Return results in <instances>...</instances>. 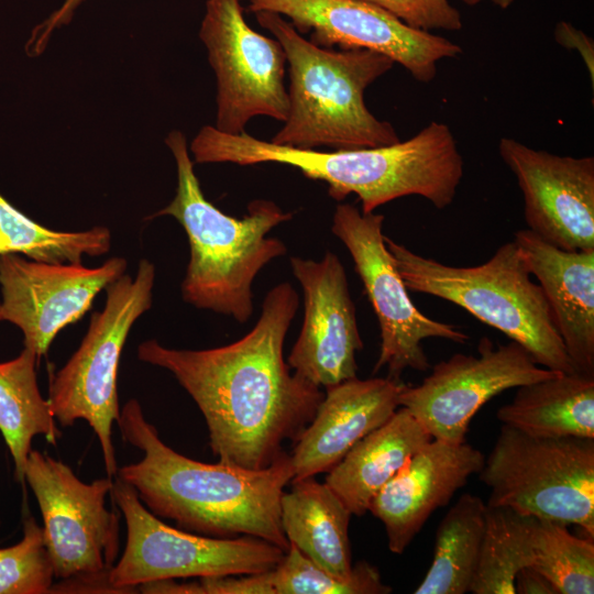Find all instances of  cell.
Returning <instances> with one entry per match:
<instances>
[{
  "label": "cell",
  "mask_w": 594,
  "mask_h": 594,
  "mask_svg": "<svg viewBox=\"0 0 594 594\" xmlns=\"http://www.w3.org/2000/svg\"><path fill=\"white\" fill-rule=\"evenodd\" d=\"M556 41L563 47L575 50L579 52L586 65L591 77V82H594V43L583 31L574 28L572 24L561 21L556 25Z\"/></svg>",
  "instance_id": "obj_33"
},
{
  "label": "cell",
  "mask_w": 594,
  "mask_h": 594,
  "mask_svg": "<svg viewBox=\"0 0 594 594\" xmlns=\"http://www.w3.org/2000/svg\"><path fill=\"white\" fill-rule=\"evenodd\" d=\"M110 246L111 233L106 227L79 232L51 230L19 211L0 194V255L21 253L37 262L80 264L84 255L99 256Z\"/></svg>",
  "instance_id": "obj_27"
},
{
  "label": "cell",
  "mask_w": 594,
  "mask_h": 594,
  "mask_svg": "<svg viewBox=\"0 0 594 594\" xmlns=\"http://www.w3.org/2000/svg\"><path fill=\"white\" fill-rule=\"evenodd\" d=\"M154 279V265L142 260L134 277L123 274L109 284L103 310L91 316L79 348L50 383L48 402L56 422L68 427L85 420L98 437L112 479L118 470L112 426L120 416V356L132 326L151 308Z\"/></svg>",
  "instance_id": "obj_9"
},
{
  "label": "cell",
  "mask_w": 594,
  "mask_h": 594,
  "mask_svg": "<svg viewBox=\"0 0 594 594\" xmlns=\"http://www.w3.org/2000/svg\"><path fill=\"white\" fill-rule=\"evenodd\" d=\"M268 594H388L376 566L367 561L352 565L346 576H337L289 543L283 559L264 572Z\"/></svg>",
  "instance_id": "obj_29"
},
{
  "label": "cell",
  "mask_w": 594,
  "mask_h": 594,
  "mask_svg": "<svg viewBox=\"0 0 594 594\" xmlns=\"http://www.w3.org/2000/svg\"><path fill=\"white\" fill-rule=\"evenodd\" d=\"M498 153L522 193L527 229L561 250L594 252V157L561 156L505 136Z\"/></svg>",
  "instance_id": "obj_16"
},
{
  "label": "cell",
  "mask_w": 594,
  "mask_h": 594,
  "mask_svg": "<svg viewBox=\"0 0 594 594\" xmlns=\"http://www.w3.org/2000/svg\"><path fill=\"white\" fill-rule=\"evenodd\" d=\"M190 152L199 164L296 167L307 178L327 183L329 196L337 201L356 195L363 213L411 195L442 210L454 200L463 177V158L453 133L437 121L393 145L331 152L277 145L246 132L228 134L205 125L191 141Z\"/></svg>",
  "instance_id": "obj_3"
},
{
  "label": "cell",
  "mask_w": 594,
  "mask_h": 594,
  "mask_svg": "<svg viewBox=\"0 0 594 594\" xmlns=\"http://www.w3.org/2000/svg\"><path fill=\"white\" fill-rule=\"evenodd\" d=\"M536 517L486 505L485 530L470 592L515 594L516 573L534 561Z\"/></svg>",
  "instance_id": "obj_26"
},
{
  "label": "cell",
  "mask_w": 594,
  "mask_h": 594,
  "mask_svg": "<svg viewBox=\"0 0 594 594\" xmlns=\"http://www.w3.org/2000/svg\"><path fill=\"white\" fill-rule=\"evenodd\" d=\"M117 425L122 439L143 457L118 468L116 476L132 486L152 514L193 534L252 536L288 549L280 498L294 477L290 454L284 452L261 470L193 460L161 440L136 399L125 403Z\"/></svg>",
  "instance_id": "obj_2"
},
{
  "label": "cell",
  "mask_w": 594,
  "mask_h": 594,
  "mask_svg": "<svg viewBox=\"0 0 594 594\" xmlns=\"http://www.w3.org/2000/svg\"><path fill=\"white\" fill-rule=\"evenodd\" d=\"M249 11L287 16L298 33L315 45L370 50L400 64L420 82L431 81L437 63L458 58L460 45L411 28L389 12L362 0H248Z\"/></svg>",
  "instance_id": "obj_14"
},
{
  "label": "cell",
  "mask_w": 594,
  "mask_h": 594,
  "mask_svg": "<svg viewBox=\"0 0 594 594\" xmlns=\"http://www.w3.org/2000/svg\"><path fill=\"white\" fill-rule=\"evenodd\" d=\"M299 298L288 282L266 294L255 326L241 339L206 350H177L147 340L140 361L170 372L201 411L219 462L270 466L312 420L324 394L284 360Z\"/></svg>",
  "instance_id": "obj_1"
},
{
  "label": "cell",
  "mask_w": 594,
  "mask_h": 594,
  "mask_svg": "<svg viewBox=\"0 0 594 594\" xmlns=\"http://www.w3.org/2000/svg\"><path fill=\"white\" fill-rule=\"evenodd\" d=\"M514 590L515 594H559L556 586L531 565L516 573Z\"/></svg>",
  "instance_id": "obj_34"
},
{
  "label": "cell",
  "mask_w": 594,
  "mask_h": 594,
  "mask_svg": "<svg viewBox=\"0 0 594 594\" xmlns=\"http://www.w3.org/2000/svg\"><path fill=\"white\" fill-rule=\"evenodd\" d=\"M290 266L304 294V320L289 367L320 388L356 377L363 341L343 264L327 252L319 261L293 256Z\"/></svg>",
  "instance_id": "obj_17"
},
{
  "label": "cell",
  "mask_w": 594,
  "mask_h": 594,
  "mask_svg": "<svg viewBox=\"0 0 594 594\" xmlns=\"http://www.w3.org/2000/svg\"><path fill=\"white\" fill-rule=\"evenodd\" d=\"M479 475L490 488L486 505L594 537V439L535 437L502 424Z\"/></svg>",
  "instance_id": "obj_7"
},
{
  "label": "cell",
  "mask_w": 594,
  "mask_h": 594,
  "mask_svg": "<svg viewBox=\"0 0 594 594\" xmlns=\"http://www.w3.org/2000/svg\"><path fill=\"white\" fill-rule=\"evenodd\" d=\"M575 370L594 376V252L564 251L528 229L515 233Z\"/></svg>",
  "instance_id": "obj_20"
},
{
  "label": "cell",
  "mask_w": 594,
  "mask_h": 594,
  "mask_svg": "<svg viewBox=\"0 0 594 594\" xmlns=\"http://www.w3.org/2000/svg\"><path fill=\"white\" fill-rule=\"evenodd\" d=\"M280 498V524L288 542L326 571L346 576L352 569L351 512L326 484L293 480Z\"/></svg>",
  "instance_id": "obj_22"
},
{
  "label": "cell",
  "mask_w": 594,
  "mask_h": 594,
  "mask_svg": "<svg viewBox=\"0 0 594 594\" xmlns=\"http://www.w3.org/2000/svg\"><path fill=\"white\" fill-rule=\"evenodd\" d=\"M374 4L407 25L431 32L432 30L460 31L462 19L449 0H362Z\"/></svg>",
  "instance_id": "obj_31"
},
{
  "label": "cell",
  "mask_w": 594,
  "mask_h": 594,
  "mask_svg": "<svg viewBox=\"0 0 594 594\" xmlns=\"http://www.w3.org/2000/svg\"><path fill=\"white\" fill-rule=\"evenodd\" d=\"M566 526L537 518L531 566L541 572L559 594H593V538L576 537Z\"/></svg>",
  "instance_id": "obj_28"
},
{
  "label": "cell",
  "mask_w": 594,
  "mask_h": 594,
  "mask_svg": "<svg viewBox=\"0 0 594 594\" xmlns=\"http://www.w3.org/2000/svg\"><path fill=\"white\" fill-rule=\"evenodd\" d=\"M430 439L421 424L402 407L361 439L328 472L324 483L352 515L362 516L382 487Z\"/></svg>",
  "instance_id": "obj_21"
},
{
  "label": "cell",
  "mask_w": 594,
  "mask_h": 594,
  "mask_svg": "<svg viewBox=\"0 0 594 594\" xmlns=\"http://www.w3.org/2000/svg\"><path fill=\"white\" fill-rule=\"evenodd\" d=\"M84 1L85 0H64L63 3L48 15L47 19L37 24L33 29L25 46L28 54L30 56H37L42 54L45 51L54 31L63 25L68 24L72 21L75 11Z\"/></svg>",
  "instance_id": "obj_32"
},
{
  "label": "cell",
  "mask_w": 594,
  "mask_h": 594,
  "mask_svg": "<svg viewBox=\"0 0 594 594\" xmlns=\"http://www.w3.org/2000/svg\"><path fill=\"white\" fill-rule=\"evenodd\" d=\"M199 37L217 79V130L241 134L256 116L286 120L285 52L250 28L240 0H207Z\"/></svg>",
  "instance_id": "obj_12"
},
{
  "label": "cell",
  "mask_w": 594,
  "mask_h": 594,
  "mask_svg": "<svg viewBox=\"0 0 594 594\" xmlns=\"http://www.w3.org/2000/svg\"><path fill=\"white\" fill-rule=\"evenodd\" d=\"M383 222V215L363 213L350 204H340L331 231L348 249L380 324L381 348L373 373L386 367L388 377L400 380L406 370L425 372L430 367L422 346L426 339L464 344L470 338L457 326L429 318L415 306L386 246Z\"/></svg>",
  "instance_id": "obj_11"
},
{
  "label": "cell",
  "mask_w": 594,
  "mask_h": 594,
  "mask_svg": "<svg viewBox=\"0 0 594 594\" xmlns=\"http://www.w3.org/2000/svg\"><path fill=\"white\" fill-rule=\"evenodd\" d=\"M43 519V532L55 579V592L119 593L109 572L119 552V520L106 507L112 477L80 481L59 460L32 449L25 466Z\"/></svg>",
  "instance_id": "obj_8"
},
{
  "label": "cell",
  "mask_w": 594,
  "mask_h": 594,
  "mask_svg": "<svg viewBox=\"0 0 594 594\" xmlns=\"http://www.w3.org/2000/svg\"><path fill=\"white\" fill-rule=\"evenodd\" d=\"M165 143L176 162V195L150 218L170 216L187 234L190 256L182 297L196 308L244 323L253 312L256 275L287 251L283 241L266 234L293 215L266 199L252 200L241 219L223 213L202 194L184 133L169 132Z\"/></svg>",
  "instance_id": "obj_4"
},
{
  "label": "cell",
  "mask_w": 594,
  "mask_h": 594,
  "mask_svg": "<svg viewBox=\"0 0 594 594\" xmlns=\"http://www.w3.org/2000/svg\"><path fill=\"white\" fill-rule=\"evenodd\" d=\"M405 385L388 376H356L324 388L312 420L294 442L293 480L332 470L361 439L394 415Z\"/></svg>",
  "instance_id": "obj_19"
},
{
  "label": "cell",
  "mask_w": 594,
  "mask_h": 594,
  "mask_svg": "<svg viewBox=\"0 0 594 594\" xmlns=\"http://www.w3.org/2000/svg\"><path fill=\"white\" fill-rule=\"evenodd\" d=\"M258 24L280 43L289 66L288 114L272 143L296 148L356 150L400 141L394 125L366 107L365 89L394 62L370 50L315 45L283 15L261 11Z\"/></svg>",
  "instance_id": "obj_5"
},
{
  "label": "cell",
  "mask_w": 594,
  "mask_h": 594,
  "mask_svg": "<svg viewBox=\"0 0 594 594\" xmlns=\"http://www.w3.org/2000/svg\"><path fill=\"white\" fill-rule=\"evenodd\" d=\"M483 453L468 443L430 439L382 487L369 505L385 528L388 549L402 554L431 514L484 465Z\"/></svg>",
  "instance_id": "obj_18"
},
{
  "label": "cell",
  "mask_w": 594,
  "mask_h": 594,
  "mask_svg": "<svg viewBox=\"0 0 594 594\" xmlns=\"http://www.w3.org/2000/svg\"><path fill=\"white\" fill-rule=\"evenodd\" d=\"M128 263L112 257L98 267L76 263L28 261L18 254L0 255V321L21 329L24 348L38 360L56 334L78 321L101 289L122 276Z\"/></svg>",
  "instance_id": "obj_15"
},
{
  "label": "cell",
  "mask_w": 594,
  "mask_h": 594,
  "mask_svg": "<svg viewBox=\"0 0 594 594\" xmlns=\"http://www.w3.org/2000/svg\"><path fill=\"white\" fill-rule=\"evenodd\" d=\"M486 504L465 493L440 521L432 562L415 594L470 592L485 530Z\"/></svg>",
  "instance_id": "obj_25"
},
{
  "label": "cell",
  "mask_w": 594,
  "mask_h": 594,
  "mask_svg": "<svg viewBox=\"0 0 594 594\" xmlns=\"http://www.w3.org/2000/svg\"><path fill=\"white\" fill-rule=\"evenodd\" d=\"M408 290L438 297L465 309L520 344L542 367L578 372L560 338L546 297L517 246L501 245L483 264L446 265L385 237Z\"/></svg>",
  "instance_id": "obj_6"
},
{
  "label": "cell",
  "mask_w": 594,
  "mask_h": 594,
  "mask_svg": "<svg viewBox=\"0 0 594 594\" xmlns=\"http://www.w3.org/2000/svg\"><path fill=\"white\" fill-rule=\"evenodd\" d=\"M461 1H463L464 3H466L469 6H475V4H479L482 1H490V2L497 6L501 9H507L514 2V0H461Z\"/></svg>",
  "instance_id": "obj_35"
},
{
  "label": "cell",
  "mask_w": 594,
  "mask_h": 594,
  "mask_svg": "<svg viewBox=\"0 0 594 594\" xmlns=\"http://www.w3.org/2000/svg\"><path fill=\"white\" fill-rule=\"evenodd\" d=\"M54 579L43 527L29 515L23 521L22 539L0 549V594L51 593Z\"/></svg>",
  "instance_id": "obj_30"
},
{
  "label": "cell",
  "mask_w": 594,
  "mask_h": 594,
  "mask_svg": "<svg viewBox=\"0 0 594 594\" xmlns=\"http://www.w3.org/2000/svg\"><path fill=\"white\" fill-rule=\"evenodd\" d=\"M37 362L35 352L24 348L16 358L0 363V432L12 457L14 477L21 484L25 483L33 438L42 435L56 444L62 437L50 402L38 389Z\"/></svg>",
  "instance_id": "obj_24"
},
{
  "label": "cell",
  "mask_w": 594,
  "mask_h": 594,
  "mask_svg": "<svg viewBox=\"0 0 594 594\" xmlns=\"http://www.w3.org/2000/svg\"><path fill=\"white\" fill-rule=\"evenodd\" d=\"M479 356L457 353L432 366L416 386L405 385L399 406L406 408L432 439L466 441L475 414L490 399L558 373L537 364L517 342L495 346L481 338Z\"/></svg>",
  "instance_id": "obj_13"
},
{
  "label": "cell",
  "mask_w": 594,
  "mask_h": 594,
  "mask_svg": "<svg viewBox=\"0 0 594 594\" xmlns=\"http://www.w3.org/2000/svg\"><path fill=\"white\" fill-rule=\"evenodd\" d=\"M496 416L503 425L535 437L594 439V376L558 373L521 385Z\"/></svg>",
  "instance_id": "obj_23"
},
{
  "label": "cell",
  "mask_w": 594,
  "mask_h": 594,
  "mask_svg": "<svg viewBox=\"0 0 594 594\" xmlns=\"http://www.w3.org/2000/svg\"><path fill=\"white\" fill-rule=\"evenodd\" d=\"M112 501L123 515V552L109 572L119 593L168 579L254 574L273 569L285 551L261 538H215L174 528L152 514L128 483L114 476Z\"/></svg>",
  "instance_id": "obj_10"
}]
</instances>
